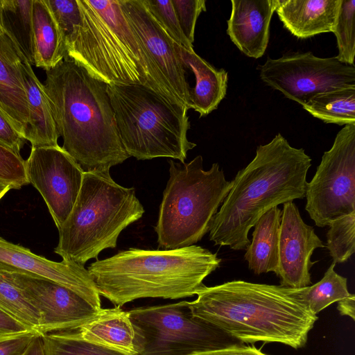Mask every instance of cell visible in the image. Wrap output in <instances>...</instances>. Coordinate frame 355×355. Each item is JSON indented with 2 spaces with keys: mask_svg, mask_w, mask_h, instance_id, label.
<instances>
[{
  "mask_svg": "<svg viewBox=\"0 0 355 355\" xmlns=\"http://www.w3.org/2000/svg\"><path fill=\"white\" fill-rule=\"evenodd\" d=\"M43 84L62 148L84 173H109L130 156L117 129L107 84L67 55Z\"/></svg>",
  "mask_w": 355,
  "mask_h": 355,
  "instance_id": "cell-1",
  "label": "cell"
},
{
  "mask_svg": "<svg viewBox=\"0 0 355 355\" xmlns=\"http://www.w3.org/2000/svg\"><path fill=\"white\" fill-rule=\"evenodd\" d=\"M188 302L192 315L242 343H278L304 347L318 320L297 297L282 285L233 280L207 287Z\"/></svg>",
  "mask_w": 355,
  "mask_h": 355,
  "instance_id": "cell-2",
  "label": "cell"
},
{
  "mask_svg": "<svg viewBox=\"0 0 355 355\" xmlns=\"http://www.w3.org/2000/svg\"><path fill=\"white\" fill-rule=\"evenodd\" d=\"M311 158L278 133L257 147L254 159L232 180L231 189L214 215L209 239L215 245L246 250L248 234L275 206L305 196Z\"/></svg>",
  "mask_w": 355,
  "mask_h": 355,
  "instance_id": "cell-3",
  "label": "cell"
},
{
  "mask_svg": "<svg viewBox=\"0 0 355 355\" xmlns=\"http://www.w3.org/2000/svg\"><path fill=\"white\" fill-rule=\"evenodd\" d=\"M220 262L217 253L196 245L173 250L131 248L97 259L87 270L99 295L121 307L140 298L193 296Z\"/></svg>",
  "mask_w": 355,
  "mask_h": 355,
  "instance_id": "cell-4",
  "label": "cell"
},
{
  "mask_svg": "<svg viewBox=\"0 0 355 355\" xmlns=\"http://www.w3.org/2000/svg\"><path fill=\"white\" fill-rule=\"evenodd\" d=\"M144 213L135 188L118 184L110 173H84L72 210L58 229L54 252L84 266L103 250L115 248L121 232Z\"/></svg>",
  "mask_w": 355,
  "mask_h": 355,
  "instance_id": "cell-5",
  "label": "cell"
},
{
  "mask_svg": "<svg viewBox=\"0 0 355 355\" xmlns=\"http://www.w3.org/2000/svg\"><path fill=\"white\" fill-rule=\"evenodd\" d=\"M121 143L138 160L168 157L184 163L196 146L187 139L188 109L146 84L107 85Z\"/></svg>",
  "mask_w": 355,
  "mask_h": 355,
  "instance_id": "cell-6",
  "label": "cell"
},
{
  "mask_svg": "<svg viewBox=\"0 0 355 355\" xmlns=\"http://www.w3.org/2000/svg\"><path fill=\"white\" fill-rule=\"evenodd\" d=\"M82 21L67 55L111 84H146L143 51L120 0H78Z\"/></svg>",
  "mask_w": 355,
  "mask_h": 355,
  "instance_id": "cell-7",
  "label": "cell"
},
{
  "mask_svg": "<svg viewBox=\"0 0 355 355\" xmlns=\"http://www.w3.org/2000/svg\"><path fill=\"white\" fill-rule=\"evenodd\" d=\"M169 164V179L154 227L158 248L162 250L188 247L200 241L232 187L218 163L204 170L201 155L189 163L171 159Z\"/></svg>",
  "mask_w": 355,
  "mask_h": 355,
  "instance_id": "cell-8",
  "label": "cell"
},
{
  "mask_svg": "<svg viewBox=\"0 0 355 355\" xmlns=\"http://www.w3.org/2000/svg\"><path fill=\"white\" fill-rule=\"evenodd\" d=\"M128 311L138 355H189L244 344L193 316L187 301Z\"/></svg>",
  "mask_w": 355,
  "mask_h": 355,
  "instance_id": "cell-9",
  "label": "cell"
},
{
  "mask_svg": "<svg viewBox=\"0 0 355 355\" xmlns=\"http://www.w3.org/2000/svg\"><path fill=\"white\" fill-rule=\"evenodd\" d=\"M305 209L315 224L323 227L355 212V124L345 125L305 189Z\"/></svg>",
  "mask_w": 355,
  "mask_h": 355,
  "instance_id": "cell-10",
  "label": "cell"
},
{
  "mask_svg": "<svg viewBox=\"0 0 355 355\" xmlns=\"http://www.w3.org/2000/svg\"><path fill=\"white\" fill-rule=\"evenodd\" d=\"M120 3L144 55L148 70L146 85L170 102L191 109L187 70L175 42L141 0H120Z\"/></svg>",
  "mask_w": 355,
  "mask_h": 355,
  "instance_id": "cell-11",
  "label": "cell"
},
{
  "mask_svg": "<svg viewBox=\"0 0 355 355\" xmlns=\"http://www.w3.org/2000/svg\"><path fill=\"white\" fill-rule=\"evenodd\" d=\"M261 80L303 106L313 96L334 89L355 87V67L336 57L318 58L311 52L268 58L258 67Z\"/></svg>",
  "mask_w": 355,
  "mask_h": 355,
  "instance_id": "cell-12",
  "label": "cell"
},
{
  "mask_svg": "<svg viewBox=\"0 0 355 355\" xmlns=\"http://www.w3.org/2000/svg\"><path fill=\"white\" fill-rule=\"evenodd\" d=\"M29 183L40 193L59 229L79 194L84 171L59 145L31 148L25 160Z\"/></svg>",
  "mask_w": 355,
  "mask_h": 355,
  "instance_id": "cell-13",
  "label": "cell"
},
{
  "mask_svg": "<svg viewBox=\"0 0 355 355\" xmlns=\"http://www.w3.org/2000/svg\"><path fill=\"white\" fill-rule=\"evenodd\" d=\"M0 274L37 311L41 335L74 331L94 318L101 310L73 291L48 279L15 272Z\"/></svg>",
  "mask_w": 355,
  "mask_h": 355,
  "instance_id": "cell-14",
  "label": "cell"
},
{
  "mask_svg": "<svg viewBox=\"0 0 355 355\" xmlns=\"http://www.w3.org/2000/svg\"><path fill=\"white\" fill-rule=\"evenodd\" d=\"M0 272L48 279L73 291L96 309H102L96 286L84 266L64 259L60 262L50 261L1 237Z\"/></svg>",
  "mask_w": 355,
  "mask_h": 355,
  "instance_id": "cell-15",
  "label": "cell"
},
{
  "mask_svg": "<svg viewBox=\"0 0 355 355\" xmlns=\"http://www.w3.org/2000/svg\"><path fill=\"white\" fill-rule=\"evenodd\" d=\"M324 247L313 227L302 220L293 202L283 204L279 236V266L275 273L280 285L302 288L311 284L310 270L315 261L311 256Z\"/></svg>",
  "mask_w": 355,
  "mask_h": 355,
  "instance_id": "cell-16",
  "label": "cell"
},
{
  "mask_svg": "<svg viewBox=\"0 0 355 355\" xmlns=\"http://www.w3.org/2000/svg\"><path fill=\"white\" fill-rule=\"evenodd\" d=\"M227 33L245 55L259 58L268 46L276 0H232Z\"/></svg>",
  "mask_w": 355,
  "mask_h": 355,
  "instance_id": "cell-17",
  "label": "cell"
},
{
  "mask_svg": "<svg viewBox=\"0 0 355 355\" xmlns=\"http://www.w3.org/2000/svg\"><path fill=\"white\" fill-rule=\"evenodd\" d=\"M23 56L7 34L0 31V112L26 139L29 108L21 71Z\"/></svg>",
  "mask_w": 355,
  "mask_h": 355,
  "instance_id": "cell-18",
  "label": "cell"
},
{
  "mask_svg": "<svg viewBox=\"0 0 355 355\" xmlns=\"http://www.w3.org/2000/svg\"><path fill=\"white\" fill-rule=\"evenodd\" d=\"M340 0H276L275 12L298 38L331 32Z\"/></svg>",
  "mask_w": 355,
  "mask_h": 355,
  "instance_id": "cell-19",
  "label": "cell"
},
{
  "mask_svg": "<svg viewBox=\"0 0 355 355\" xmlns=\"http://www.w3.org/2000/svg\"><path fill=\"white\" fill-rule=\"evenodd\" d=\"M74 331L89 343L127 355H138L129 311L121 307L101 309L94 318Z\"/></svg>",
  "mask_w": 355,
  "mask_h": 355,
  "instance_id": "cell-20",
  "label": "cell"
},
{
  "mask_svg": "<svg viewBox=\"0 0 355 355\" xmlns=\"http://www.w3.org/2000/svg\"><path fill=\"white\" fill-rule=\"evenodd\" d=\"M175 47L187 70L193 75L194 85L190 89L191 108L200 116L216 110L225 97L228 73L217 69L195 51H189L175 43Z\"/></svg>",
  "mask_w": 355,
  "mask_h": 355,
  "instance_id": "cell-21",
  "label": "cell"
},
{
  "mask_svg": "<svg viewBox=\"0 0 355 355\" xmlns=\"http://www.w3.org/2000/svg\"><path fill=\"white\" fill-rule=\"evenodd\" d=\"M21 71L29 108L26 140L31 148L58 146L60 136L43 84L24 56L21 58Z\"/></svg>",
  "mask_w": 355,
  "mask_h": 355,
  "instance_id": "cell-22",
  "label": "cell"
},
{
  "mask_svg": "<svg viewBox=\"0 0 355 355\" xmlns=\"http://www.w3.org/2000/svg\"><path fill=\"white\" fill-rule=\"evenodd\" d=\"M282 210L275 206L256 222L252 240L244 259L255 275L277 272L279 266V236Z\"/></svg>",
  "mask_w": 355,
  "mask_h": 355,
  "instance_id": "cell-23",
  "label": "cell"
},
{
  "mask_svg": "<svg viewBox=\"0 0 355 355\" xmlns=\"http://www.w3.org/2000/svg\"><path fill=\"white\" fill-rule=\"evenodd\" d=\"M34 64L46 71L67 55L63 35L46 0H33Z\"/></svg>",
  "mask_w": 355,
  "mask_h": 355,
  "instance_id": "cell-24",
  "label": "cell"
},
{
  "mask_svg": "<svg viewBox=\"0 0 355 355\" xmlns=\"http://www.w3.org/2000/svg\"><path fill=\"white\" fill-rule=\"evenodd\" d=\"M33 0H0L3 31L31 64H34Z\"/></svg>",
  "mask_w": 355,
  "mask_h": 355,
  "instance_id": "cell-25",
  "label": "cell"
},
{
  "mask_svg": "<svg viewBox=\"0 0 355 355\" xmlns=\"http://www.w3.org/2000/svg\"><path fill=\"white\" fill-rule=\"evenodd\" d=\"M302 107L313 116L327 123L355 124V87L318 94Z\"/></svg>",
  "mask_w": 355,
  "mask_h": 355,
  "instance_id": "cell-26",
  "label": "cell"
},
{
  "mask_svg": "<svg viewBox=\"0 0 355 355\" xmlns=\"http://www.w3.org/2000/svg\"><path fill=\"white\" fill-rule=\"evenodd\" d=\"M332 263L320 281L313 285L295 289L297 297L315 315L331 304L349 297L346 277L335 272Z\"/></svg>",
  "mask_w": 355,
  "mask_h": 355,
  "instance_id": "cell-27",
  "label": "cell"
},
{
  "mask_svg": "<svg viewBox=\"0 0 355 355\" xmlns=\"http://www.w3.org/2000/svg\"><path fill=\"white\" fill-rule=\"evenodd\" d=\"M44 355H127L89 343L73 332L42 335Z\"/></svg>",
  "mask_w": 355,
  "mask_h": 355,
  "instance_id": "cell-28",
  "label": "cell"
},
{
  "mask_svg": "<svg viewBox=\"0 0 355 355\" xmlns=\"http://www.w3.org/2000/svg\"><path fill=\"white\" fill-rule=\"evenodd\" d=\"M328 226L327 248L334 263H344L355 252V212L334 220Z\"/></svg>",
  "mask_w": 355,
  "mask_h": 355,
  "instance_id": "cell-29",
  "label": "cell"
},
{
  "mask_svg": "<svg viewBox=\"0 0 355 355\" xmlns=\"http://www.w3.org/2000/svg\"><path fill=\"white\" fill-rule=\"evenodd\" d=\"M338 50L336 58L342 63L354 65L355 56V0H340L332 31Z\"/></svg>",
  "mask_w": 355,
  "mask_h": 355,
  "instance_id": "cell-30",
  "label": "cell"
},
{
  "mask_svg": "<svg viewBox=\"0 0 355 355\" xmlns=\"http://www.w3.org/2000/svg\"><path fill=\"white\" fill-rule=\"evenodd\" d=\"M0 309L40 333V316L19 290L0 274Z\"/></svg>",
  "mask_w": 355,
  "mask_h": 355,
  "instance_id": "cell-31",
  "label": "cell"
},
{
  "mask_svg": "<svg viewBox=\"0 0 355 355\" xmlns=\"http://www.w3.org/2000/svg\"><path fill=\"white\" fill-rule=\"evenodd\" d=\"M150 13L179 46L193 51V46L184 35L171 0H141Z\"/></svg>",
  "mask_w": 355,
  "mask_h": 355,
  "instance_id": "cell-32",
  "label": "cell"
},
{
  "mask_svg": "<svg viewBox=\"0 0 355 355\" xmlns=\"http://www.w3.org/2000/svg\"><path fill=\"white\" fill-rule=\"evenodd\" d=\"M63 35L66 49L72 44L81 24L78 0H46Z\"/></svg>",
  "mask_w": 355,
  "mask_h": 355,
  "instance_id": "cell-33",
  "label": "cell"
},
{
  "mask_svg": "<svg viewBox=\"0 0 355 355\" xmlns=\"http://www.w3.org/2000/svg\"><path fill=\"white\" fill-rule=\"evenodd\" d=\"M0 182L14 189L29 184L25 171V160L1 142Z\"/></svg>",
  "mask_w": 355,
  "mask_h": 355,
  "instance_id": "cell-34",
  "label": "cell"
},
{
  "mask_svg": "<svg viewBox=\"0 0 355 355\" xmlns=\"http://www.w3.org/2000/svg\"><path fill=\"white\" fill-rule=\"evenodd\" d=\"M180 28L193 44L197 19L203 11H206L205 0H171Z\"/></svg>",
  "mask_w": 355,
  "mask_h": 355,
  "instance_id": "cell-35",
  "label": "cell"
},
{
  "mask_svg": "<svg viewBox=\"0 0 355 355\" xmlns=\"http://www.w3.org/2000/svg\"><path fill=\"white\" fill-rule=\"evenodd\" d=\"M35 331L0 338V355H24L36 336Z\"/></svg>",
  "mask_w": 355,
  "mask_h": 355,
  "instance_id": "cell-36",
  "label": "cell"
},
{
  "mask_svg": "<svg viewBox=\"0 0 355 355\" xmlns=\"http://www.w3.org/2000/svg\"><path fill=\"white\" fill-rule=\"evenodd\" d=\"M26 139L12 127L9 121L0 112V142L20 155Z\"/></svg>",
  "mask_w": 355,
  "mask_h": 355,
  "instance_id": "cell-37",
  "label": "cell"
},
{
  "mask_svg": "<svg viewBox=\"0 0 355 355\" xmlns=\"http://www.w3.org/2000/svg\"><path fill=\"white\" fill-rule=\"evenodd\" d=\"M34 331L24 324L0 309V338Z\"/></svg>",
  "mask_w": 355,
  "mask_h": 355,
  "instance_id": "cell-38",
  "label": "cell"
},
{
  "mask_svg": "<svg viewBox=\"0 0 355 355\" xmlns=\"http://www.w3.org/2000/svg\"><path fill=\"white\" fill-rule=\"evenodd\" d=\"M189 355H268L263 353L254 346L244 344L223 349L196 352Z\"/></svg>",
  "mask_w": 355,
  "mask_h": 355,
  "instance_id": "cell-39",
  "label": "cell"
},
{
  "mask_svg": "<svg viewBox=\"0 0 355 355\" xmlns=\"http://www.w3.org/2000/svg\"><path fill=\"white\" fill-rule=\"evenodd\" d=\"M338 310L342 315L350 317L353 320L355 319V296L352 294L349 297L338 302Z\"/></svg>",
  "mask_w": 355,
  "mask_h": 355,
  "instance_id": "cell-40",
  "label": "cell"
},
{
  "mask_svg": "<svg viewBox=\"0 0 355 355\" xmlns=\"http://www.w3.org/2000/svg\"><path fill=\"white\" fill-rule=\"evenodd\" d=\"M24 355H44L41 334L35 336Z\"/></svg>",
  "mask_w": 355,
  "mask_h": 355,
  "instance_id": "cell-41",
  "label": "cell"
},
{
  "mask_svg": "<svg viewBox=\"0 0 355 355\" xmlns=\"http://www.w3.org/2000/svg\"><path fill=\"white\" fill-rule=\"evenodd\" d=\"M10 189L11 187L8 184L0 182V200Z\"/></svg>",
  "mask_w": 355,
  "mask_h": 355,
  "instance_id": "cell-42",
  "label": "cell"
},
{
  "mask_svg": "<svg viewBox=\"0 0 355 355\" xmlns=\"http://www.w3.org/2000/svg\"><path fill=\"white\" fill-rule=\"evenodd\" d=\"M0 31H3V28H2L1 25V21H0Z\"/></svg>",
  "mask_w": 355,
  "mask_h": 355,
  "instance_id": "cell-43",
  "label": "cell"
}]
</instances>
